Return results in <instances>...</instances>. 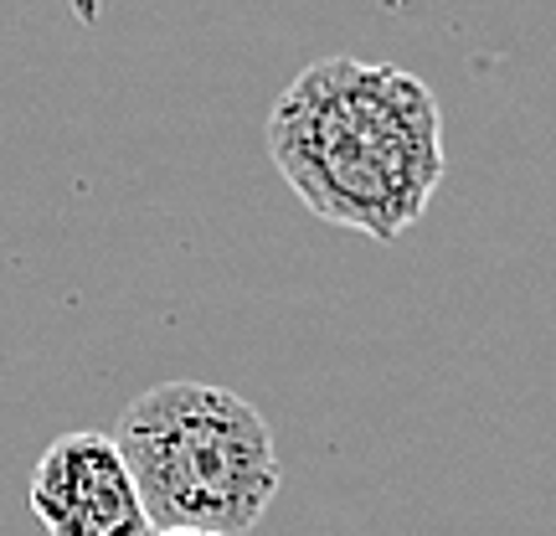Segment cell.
<instances>
[{
    "label": "cell",
    "instance_id": "2",
    "mask_svg": "<svg viewBox=\"0 0 556 536\" xmlns=\"http://www.w3.org/2000/svg\"><path fill=\"white\" fill-rule=\"evenodd\" d=\"M124 464L150 532L248 536L278 496V444L248 398L212 382H160L119 417Z\"/></svg>",
    "mask_w": 556,
    "mask_h": 536
},
{
    "label": "cell",
    "instance_id": "3",
    "mask_svg": "<svg viewBox=\"0 0 556 536\" xmlns=\"http://www.w3.org/2000/svg\"><path fill=\"white\" fill-rule=\"evenodd\" d=\"M31 516L47 536H155L135 475L109 434H62L31 470Z\"/></svg>",
    "mask_w": 556,
    "mask_h": 536
},
{
    "label": "cell",
    "instance_id": "4",
    "mask_svg": "<svg viewBox=\"0 0 556 536\" xmlns=\"http://www.w3.org/2000/svg\"><path fill=\"white\" fill-rule=\"evenodd\" d=\"M155 536H212V532H155Z\"/></svg>",
    "mask_w": 556,
    "mask_h": 536
},
{
    "label": "cell",
    "instance_id": "1",
    "mask_svg": "<svg viewBox=\"0 0 556 536\" xmlns=\"http://www.w3.org/2000/svg\"><path fill=\"white\" fill-rule=\"evenodd\" d=\"M268 155L319 222L397 242L443 180V114L407 67L319 58L278 94Z\"/></svg>",
    "mask_w": 556,
    "mask_h": 536
}]
</instances>
